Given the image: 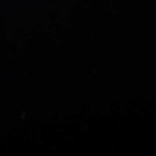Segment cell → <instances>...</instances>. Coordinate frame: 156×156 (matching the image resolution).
Masks as SVG:
<instances>
[]
</instances>
